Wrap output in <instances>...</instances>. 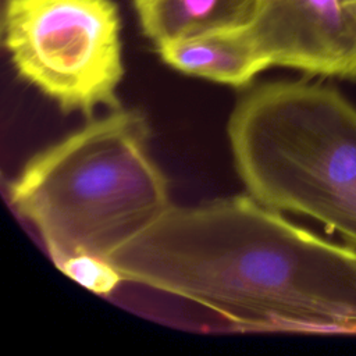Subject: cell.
I'll use <instances>...</instances> for the list:
<instances>
[{"label":"cell","mask_w":356,"mask_h":356,"mask_svg":"<svg viewBox=\"0 0 356 356\" xmlns=\"http://www.w3.org/2000/svg\"><path fill=\"white\" fill-rule=\"evenodd\" d=\"M8 195L56 267L78 256L108 259L172 206L146 115L121 106L32 156Z\"/></svg>","instance_id":"obj_2"},{"label":"cell","mask_w":356,"mask_h":356,"mask_svg":"<svg viewBox=\"0 0 356 356\" xmlns=\"http://www.w3.org/2000/svg\"><path fill=\"white\" fill-rule=\"evenodd\" d=\"M143 35L156 46L246 25L256 0H131Z\"/></svg>","instance_id":"obj_7"},{"label":"cell","mask_w":356,"mask_h":356,"mask_svg":"<svg viewBox=\"0 0 356 356\" xmlns=\"http://www.w3.org/2000/svg\"><path fill=\"white\" fill-rule=\"evenodd\" d=\"M245 28L270 67L356 82V0H256Z\"/></svg>","instance_id":"obj_5"},{"label":"cell","mask_w":356,"mask_h":356,"mask_svg":"<svg viewBox=\"0 0 356 356\" xmlns=\"http://www.w3.org/2000/svg\"><path fill=\"white\" fill-rule=\"evenodd\" d=\"M107 260L124 284L202 306L236 332L356 334V249L250 195L171 206Z\"/></svg>","instance_id":"obj_1"},{"label":"cell","mask_w":356,"mask_h":356,"mask_svg":"<svg viewBox=\"0 0 356 356\" xmlns=\"http://www.w3.org/2000/svg\"><path fill=\"white\" fill-rule=\"evenodd\" d=\"M3 42L18 75L64 113L120 106L121 19L113 0H7Z\"/></svg>","instance_id":"obj_4"},{"label":"cell","mask_w":356,"mask_h":356,"mask_svg":"<svg viewBox=\"0 0 356 356\" xmlns=\"http://www.w3.org/2000/svg\"><path fill=\"white\" fill-rule=\"evenodd\" d=\"M57 268L99 295H107L124 284L120 273L107 259L102 257L78 256L65 260Z\"/></svg>","instance_id":"obj_8"},{"label":"cell","mask_w":356,"mask_h":356,"mask_svg":"<svg viewBox=\"0 0 356 356\" xmlns=\"http://www.w3.org/2000/svg\"><path fill=\"white\" fill-rule=\"evenodd\" d=\"M171 68L213 82L246 88L270 68L245 25L209 31L156 46Z\"/></svg>","instance_id":"obj_6"},{"label":"cell","mask_w":356,"mask_h":356,"mask_svg":"<svg viewBox=\"0 0 356 356\" xmlns=\"http://www.w3.org/2000/svg\"><path fill=\"white\" fill-rule=\"evenodd\" d=\"M227 136L248 195L356 245V107L337 88L309 79L254 85L235 103Z\"/></svg>","instance_id":"obj_3"}]
</instances>
